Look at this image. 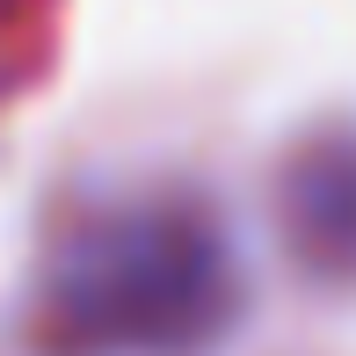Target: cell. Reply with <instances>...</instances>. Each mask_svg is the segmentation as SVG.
I'll list each match as a JSON object with an SVG mask.
<instances>
[{
    "label": "cell",
    "instance_id": "6da1fadb",
    "mask_svg": "<svg viewBox=\"0 0 356 356\" xmlns=\"http://www.w3.org/2000/svg\"><path fill=\"white\" fill-rule=\"evenodd\" d=\"M240 269L225 225L189 197L95 218L51 277V313L80 349H197L233 320Z\"/></svg>",
    "mask_w": 356,
    "mask_h": 356
},
{
    "label": "cell",
    "instance_id": "7a4b0ae2",
    "mask_svg": "<svg viewBox=\"0 0 356 356\" xmlns=\"http://www.w3.org/2000/svg\"><path fill=\"white\" fill-rule=\"evenodd\" d=\"M291 233L305 254L356 269V145H320L291 182Z\"/></svg>",
    "mask_w": 356,
    "mask_h": 356
}]
</instances>
